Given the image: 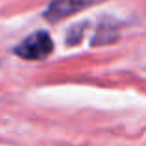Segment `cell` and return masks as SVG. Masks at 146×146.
I'll list each match as a JSON object with an SVG mask.
<instances>
[{
    "mask_svg": "<svg viewBox=\"0 0 146 146\" xmlns=\"http://www.w3.org/2000/svg\"><path fill=\"white\" fill-rule=\"evenodd\" d=\"M52 52H54V41L48 35V32H43V30L28 35L21 44L15 46V54L19 57L30 59V61L46 59Z\"/></svg>",
    "mask_w": 146,
    "mask_h": 146,
    "instance_id": "6da1fadb",
    "label": "cell"
},
{
    "mask_svg": "<svg viewBox=\"0 0 146 146\" xmlns=\"http://www.w3.org/2000/svg\"><path fill=\"white\" fill-rule=\"evenodd\" d=\"M98 2H102V0H52L46 11H44V19L48 22H59Z\"/></svg>",
    "mask_w": 146,
    "mask_h": 146,
    "instance_id": "7a4b0ae2",
    "label": "cell"
}]
</instances>
